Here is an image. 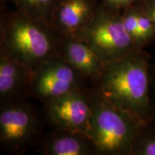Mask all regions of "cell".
<instances>
[{
  "mask_svg": "<svg viewBox=\"0 0 155 155\" xmlns=\"http://www.w3.org/2000/svg\"><path fill=\"white\" fill-rule=\"evenodd\" d=\"M62 35L50 23L15 10L4 12L0 21L1 53L35 73L59 55Z\"/></svg>",
  "mask_w": 155,
  "mask_h": 155,
  "instance_id": "1",
  "label": "cell"
},
{
  "mask_svg": "<svg viewBox=\"0 0 155 155\" xmlns=\"http://www.w3.org/2000/svg\"><path fill=\"white\" fill-rule=\"evenodd\" d=\"M95 88L103 98L145 124L150 110V71L138 50L105 65Z\"/></svg>",
  "mask_w": 155,
  "mask_h": 155,
  "instance_id": "2",
  "label": "cell"
},
{
  "mask_svg": "<svg viewBox=\"0 0 155 155\" xmlns=\"http://www.w3.org/2000/svg\"><path fill=\"white\" fill-rule=\"evenodd\" d=\"M91 114L86 135L97 154H131L134 140L144 123L114 106L95 88L91 92Z\"/></svg>",
  "mask_w": 155,
  "mask_h": 155,
  "instance_id": "3",
  "label": "cell"
},
{
  "mask_svg": "<svg viewBox=\"0 0 155 155\" xmlns=\"http://www.w3.org/2000/svg\"><path fill=\"white\" fill-rule=\"evenodd\" d=\"M76 35L86 41L105 64L138 50L126 30L121 12L101 3L88 26Z\"/></svg>",
  "mask_w": 155,
  "mask_h": 155,
  "instance_id": "4",
  "label": "cell"
},
{
  "mask_svg": "<svg viewBox=\"0 0 155 155\" xmlns=\"http://www.w3.org/2000/svg\"><path fill=\"white\" fill-rule=\"evenodd\" d=\"M40 121L32 106L24 100L1 104L0 144L7 152L22 154L37 140Z\"/></svg>",
  "mask_w": 155,
  "mask_h": 155,
  "instance_id": "5",
  "label": "cell"
},
{
  "mask_svg": "<svg viewBox=\"0 0 155 155\" xmlns=\"http://www.w3.org/2000/svg\"><path fill=\"white\" fill-rule=\"evenodd\" d=\"M85 79L59 55L45 62L35 73L29 95L45 103L83 88Z\"/></svg>",
  "mask_w": 155,
  "mask_h": 155,
  "instance_id": "6",
  "label": "cell"
},
{
  "mask_svg": "<svg viewBox=\"0 0 155 155\" xmlns=\"http://www.w3.org/2000/svg\"><path fill=\"white\" fill-rule=\"evenodd\" d=\"M44 104L47 119L55 129L86 135L91 114V93L75 89Z\"/></svg>",
  "mask_w": 155,
  "mask_h": 155,
  "instance_id": "7",
  "label": "cell"
},
{
  "mask_svg": "<svg viewBox=\"0 0 155 155\" xmlns=\"http://www.w3.org/2000/svg\"><path fill=\"white\" fill-rule=\"evenodd\" d=\"M98 5L95 0H62L50 23L62 36L76 35L91 22Z\"/></svg>",
  "mask_w": 155,
  "mask_h": 155,
  "instance_id": "8",
  "label": "cell"
},
{
  "mask_svg": "<svg viewBox=\"0 0 155 155\" xmlns=\"http://www.w3.org/2000/svg\"><path fill=\"white\" fill-rule=\"evenodd\" d=\"M59 54L86 79L96 82L106 64L86 41L78 35L62 36Z\"/></svg>",
  "mask_w": 155,
  "mask_h": 155,
  "instance_id": "9",
  "label": "cell"
},
{
  "mask_svg": "<svg viewBox=\"0 0 155 155\" xmlns=\"http://www.w3.org/2000/svg\"><path fill=\"white\" fill-rule=\"evenodd\" d=\"M34 74L22 64L0 54L1 104L23 99L29 95Z\"/></svg>",
  "mask_w": 155,
  "mask_h": 155,
  "instance_id": "10",
  "label": "cell"
},
{
  "mask_svg": "<svg viewBox=\"0 0 155 155\" xmlns=\"http://www.w3.org/2000/svg\"><path fill=\"white\" fill-rule=\"evenodd\" d=\"M40 152L45 155L97 154L88 136L61 129H56L46 139Z\"/></svg>",
  "mask_w": 155,
  "mask_h": 155,
  "instance_id": "11",
  "label": "cell"
},
{
  "mask_svg": "<svg viewBox=\"0 0 155 155\" xmlns=\"http://www.w3.org/2000/svg\"><path fill=\"white\" fill-rule=\"evenodd\" d=\"M12 4L15 10L32 18L50 23L54 9L62 0H6Z\"/></svg>",
  "mask_w": 155,
  "mask_h": 155,
  "instance_id": "12",
  "label": "cell"
},
{
  "mask_svg": "<svg viewBox=\"0 0 155 155\" xmlns=\"http://www.w3.org/2000/svg\"><path fill=\"white\" fill-rule=\"evenodd\" d=\"M154 36L155 27L154 23L141 5L139 7L138 13V37L136 44L137 48H139L141 44L149 41Z\"/></svg>",
  "mask_w": 155,
  "mask_h": 155,
  "instance_id": "13",
  "label": "cell"
},
{
  "mask_svg": "<svg viewBox=\"0 0 155 155\" xmlns=\"http://www.w3.org/2000/svg\"><path fill=\"white\" fill-rule=\"evenodd\" d=\"M141 128L134 142L131 154L155 155V135L142 134Z\"/></svg>",
  "mask_w": 155,
  "mask_h": 155,
  "instance_id": "14",
  "label": "cell"
},
{
  "mask_svg": "<svg viewBox=\"0 0 155 155\" xmlns=\"http://www.w3.org/2000/svg\"><path fill=\"white\" fill-rule=\"evenodd\" d=\"M101 4L111 10L121 12L135 5L136 0H101Z\"/></svg>",
  "mask_w": 155,
  "mask_h": 155,
  "instance_id": "15",
  "label": "cell"
},
{
  "mask_svg": "<svg viewBox=\"0 0 155 155\" xmlns=\"http://www.w3.org/2000/svg\"><path fill=\"white\" fill-rule=\"evenodd\" d=\"M142 7L145 12L148 15L155 27V0L152 1H144L142 4Z\"/></svg>",
  "mask_w": 155,
  "mask_h": 155,
  "instance_id": "16",
  "label": "cell"
},
{
  "mask_svg": "<svg viewBox=\"0 0 155 155\" xmlns=\"http://www.w3.org/2000/svg\"><path fill=\"white\" fill-rule=\"evenodd\" d=\"M144 1H152V0H143V2Z\"/></svg>",
  "mask_w": 155,
  "mask_h": 155,
  "instance_id": "17",
  "label": "cell"
}]
</instances>
